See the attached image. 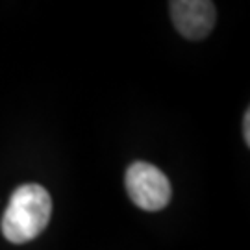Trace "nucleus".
Masks as SVG:
<instances>
[{
	"mask_svg": "<svg viewBox=\"0 0 250 250\" xmlns=\"http://www.w3.org/2000/svg\"><path fill=\"white\" fill-rule=\"evenodd\" d=\"M125 184L132 202L145 211L163 209L172 195L169 178L146 161H135L128 167Z\"/></svg>",
	"mask_w": 250,
	"mask_h": 250,
	"instance_id": "2",
	"label": "nucleus"
},
{
	"mask_svg": "<svg viewBox=\"0 0 250 250\" xmlns=\"http://www.w3.org/2000/svg\"><path fill=\"white\" fill-rule=\"evenodd\" d=\"M170 17L182 36L200 41L213 30L217 11L208 0H174L170 2Z\"/></svg>",
	"mask_w": 250,
	"mask_h": 250,
	"instance_id": "3",
	"label": "nucleus"
},
{
	"mask_svg": "<svg viewBox=\"0 0 250 250\" xmlns=\"http://www.w3.org/2000/svg\"><path fill=\"white\" fill-rule=\"evenodd\" d=\"M52 215V198L43 186L24 184L13 191L2 215V235L13 245H22L41 235Z\"/></svg>",
	"mask_w": 250,
	"mask_h": 250,
	"instance_id": "1",
	"label": "nucleus"
},
{
	"mask_svg": "<svg viewBox=\"0 0 250 250\" xmlns=\"http://www.w3.org/2000/svg\"><path fill=\"white\" fill-rule=\"evenodd\" d=\"M243 137H245L247 146H250V109H247L243 117Z\"/></svg>",
	"mask_w": 250,
	"mask_h": 250,
	"instance_id": "4",
	"label": "nucleus"
}]
</instances>
